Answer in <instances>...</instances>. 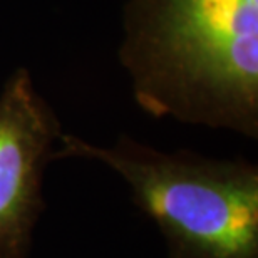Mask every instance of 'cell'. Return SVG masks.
<instances>
[{
	"label": "cell",
	"instance_id": "6da1fadb",
	"mask_svg": "<svg viewBox=\"0 0 258 258\" xmlns=\"http://www.w3.org/2000/svg\"><path fill=\"white\" fill-rule=\"evenodd\" d=\"M122 27L144 112L258 136V0H126Z\"/></svg>",
	"mask_w": 258,
	"mask_h": 258
},
{
	"label": "cell",
	"instance_id": "3957f363",
	"mask_svg": "<svg viewBox=\"0 0 258 258\" xmlns=\"http://www.w3.org/2000/svg\"><path fill=\"white\" fill-rule=\"evenodd\" d=\"M60 124L19 67L0 92V258H27L42 208V174L54 159Z\"/></svg>",
	"mask_w": 258,
	"mask_h": 258
},
{
	"label": "cell",
	"instance_id": "7a4b0ae2",
	"mask_svg": "<svg viewBox=\"0 0 258 258\" xmlns=\"http://www.w3.org/2000/svg\"><path fill=\"white\" fill-rule=\"evenodd\" d=\"M94 159L124 179L169 258H258V169L246 161L161 153L121 136L96 146L60 134L54 159Z\"/></svg>",
	"mask_w": 258,
	"mask_h": 258
}]
</instances>
